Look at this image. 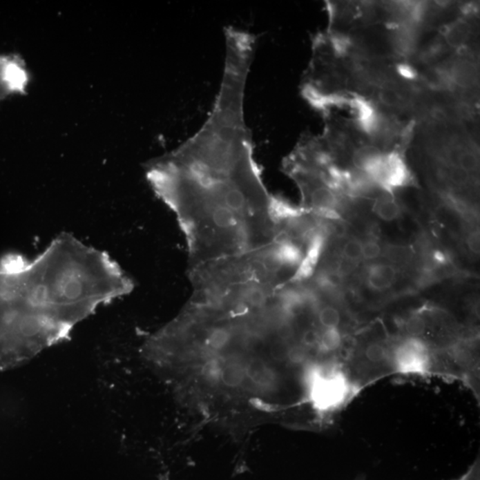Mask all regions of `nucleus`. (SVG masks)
I'll list each match as a JSON object with an SVG mask.
<instances>
[{
  "mask_svg": "<svg viewBox=\"0 0 480 480\" xmlns=\"http://www.w3.org/2000/svg\"><path fill=\"white\" fill-rule=\"evenodd\" d=\"M253 54L246 40L226 43L221 86L206 122L146 167L148 184L184 231L189 269L255 252L278 233L275 196L263 182L244 120Z\"/></svg>",
  "mask_w": 480,
  "mask_h": 480,
  "instance_id": "obj_1",
  "label": "nucleus"
},
{
  "mask_svg": "<svg viewBox=\"0 0 480 480\" xmlns=\"http://www.w3.org/2000/svg\"><path fill=\"white\" fill-rule=\"evenodd\" d=\"M303 398L320 420L328 423L361 392L340 361L309 365L303 378Z\"/></svg>",
  "mask_w": 480,
  "mask_h": 480,
  "instance_id": "obj_2",
  "label": "nucleus"
},
{
  "mask_svg": "<svg viewBox=\"0 0 480 480\" xmlns=\"http://www.w3.org/2000/svg\"><path fill=\"white\" fill-rule=\"evenodd\" d=\"M392 364L394 376L435 377V354L427 340L402 336L392 340Z\"/></svg>",
  "mask_w": 480,
  "mask_h": 480,
  "instance_id": "obj_3",
  "label": "nucleus"
},
{
  "mask_svg": "<svg viewBox=\"0 0 480 480\" xmlns=\"http://www.w3.org/2000/svg\"><path fill=\"white\" fill-rule=\"evenodd\" d=\"M372 182L390 195L412 184V176L399 153L382 154L363 171Z\"/></svg>",
  "mask_w": 480,
  "mask_h": 480,
  "instance_id": "obj_4",
  "label": "nucleus"
},
{
  "mask_svg": "<svg viewBox=\"0 0 480 480\" xmlns=\"http://www.w3.org/2000/svg\"><path fill=\"white\" fill-rule=\"evenodd\" d=\"M29 83L30 74L23 60L15 55H0V102L24 94Z\"/></svg>",
  "mask_w": 480,
  "mask_h": 480,
  "instance_id": "obj_5",
  "label": "nucleus"
},
{
  "mask_svg": "<svg viewBox=\"0 0 480 480\" xmlns=\"http://www.w3.org/2000/svg\"><path fill=\"white\" fill-rule=\"evenodd\" d=\"M443 70L447 73L452 85L461 89L475 88L479 82V69L475 61L467 57L451 61Z\"/></svg>",
  "mask_w": 480,
  "mask_h": 480,
  "instance_id": "obj_6",
  "label": "nucleus"
},
{
  "mask_svg": "<svg viewBox=\"0 0 480 480\" xmlns=\"http://www.w3.org/2000/svg\"><path fill=\"white\" fill-rule=\"evenodd\" d=\"M397 278V269L386 263H374L367 268L365 283L374 292H383L392 287Z\"/></svg>",
  "mask_w": 480,
  "mask_h": 480,
  "instance_id": "obj_7",
  "label": "nucleus"
},
{
  "mask_svg": "<svg viewBox=\"0 0 480 480\" xmlns=\"http://www.w3.org/2000/svg\"><path fill=\"white\" fill-rule=\"evenodd\" d=\"M247 379L261 388H269L276 383V373L261 358H251L244 363Z\"/></svg>",
  "mask_w": 480,
  "mask_h": 480,
  "instance_id": "obj_8",
  "label": "nucleus"
},
{
  "mask_svg": "<svg viewBox=\"0 0 480 480\" xmlns=\"http://www.w3.org/2000/svg\"><path fill=\"white\" fill-rule=\"evenodd\" d=\"M219 379L229 388H240L247 379L244 364L233 358L225 359L219 365Z\"/></svg>",
  "mask_w": 480,
  "mask_h": 480,
  "instance_id": "obj_9",
  "label": "nucleus"
},
{
  "mask_svg": "<svg viewBox=\"0 0 480 480\" xmlns=\"http://www.w3.org/2000/svg\"><path fill=\"white\" fill-rule=\"evenodd\" d=\"M472 28L467 21L458 19L443 28L442 35L450 48L461 49L470 39Z\"/></svg>",
  "mask_w": 480,
  "mask_h": 480,
  "instance_id": "obj_10",
  "label": "nucleus"
},
{
  "mask_svg": "<svg viewBox=\"0 0 480 480\" xmlns=\"http://www.w3.org/2000/svg\"><path fill=\"white\" fill-rule=\"evenodd\" d=\"M378 98L381 103L389 108L401 109L407 105L403 90L399 88L396 82H383L378 91Z\"/></svg>",
  "mask_w": 480,
  "mask_h": 480,
  "instance_id": "obj_11",
  "label": "nucleus"
},
{
  "mask_svg": "<svg viewBox=\"0 0 480 480\" xmlns=\"http://www.w3.org/2000/svg\"><path fill=\"white\" fill-rule=\"evenodd\" d=\"M316 320L322 329L340 328L342 315L338 309L333 305H320V298L316 305Z\"/></svg>",
  "mask_w": 480,
  "mask_h": 480,
  "instance_id": "obj_12",
  "label": "nucleus"
},
{
  "mask_svg": "<svg viewBox=\"0 0 480 480\" xmlns=\"http://www.w3.org/2000/svg\"><path fill=\"white\" fill-rule=\"evenodd\" d=\"M373 211L380 219L385 222H392L401 215V207L391 196L381 197L374 203Z\"/></svg>",
  "mask_w": 480,
  "mask_h": 480,
  "instance_id": "obj_13",
  "label": "nucleus"
},
{
  "mask_svg": "<svg viewBox=\"0 0 480 480\" xmlns=\"http://www.w3.org/2000/svg\"><path fill=\"white\" fill-rule=\"evenodd\" d=\"M382 154V151L377 146L365 145L355 151L354 155H353V163L358 170L364 171L373 161L378 159Z\"/></svg>",
  "mask_w": 480,
  "mask_h": 480,
  "instance_id": "obj_14",
  "label": "nucleus"
},
{
  "mask_svg": "<svg viewBox=\"0 0 480 480\" xmlns=\"http://www.w3.org/2000/svg\"><path fill=\"white\" fill-rule=\"evenodd\" d=\"M443 177L448 180L449 184L457 189H463L467 187L470 182V175L469 173L464 171L458 166H447L445 165L444 169H441Z\"/></svg>",
  "mask_w": 480,
  "mask_h": 480,
  "instance_id": "obj_15",
  "label": "nucleus"
},
{
  "mask_svg": "<svg viewBox=\"0 0 480 480\" xmlns=\"http://www.w3.org/2000/svg\"><path fill=\"white\" fill-rule=\"evenodd\" d=\"M457 166L463 169L464 171L469 173L470 175L478 171L479 161L476 148L464 146L459 159H458Z\"/></svg>",
  "mask_w": 480,
  "mask_h": 480,
  "instance_id": "obj_16",
  "label": "nucleus"
},
{
  "mask_svg": "<svg viewBox=\"0 0 480 480\" xmlns=\"http://www.w3.org/2000/svg\"><path fill=\"white\" fill-rule=\"evenodd\" d=\"M345 261L356 263L362 259V242L357 238H352L345 244L342 251Z\"/></svg>",
  "mask_w": 480,
  "mask_h": 480,
  "instance_id": "obj_17",
  "label": "nucleus"
},
{
  "mask_svg": "<svg viewBox=\"0 0 480 480\" xmlns=\"http://www.w3.org/2000/svg\"><path fill=\"white\" fill-rule=\"evenodd\" d=\"M382 255V247L374 240H367L362 242V258L372 261L379 258Z\"/></svg>",
  "mask_w": 480,
  "mask_h": 480,
  "instance_id": "obj_18",
  "label": "nucleus"
},
{
  "mask_svg": "<svg viewBox=\"0 0 480 480\" xmlns=\"http://www.w3.org/2000/svg\"><path fill=\"white\" fill-rule=\"evenodd\" d=\"M410 249L404 247L391 246L387 247L385 256L392 262H407L411 257Z\"/></svg>",
  "mask_w": 480,
  "mask_h": 480,
  "instance_id": "obj_19",
  "label": "nucleus"
},
{
  "mask_svg": "<svg viewBox=\"0 0 480 480\" xmlns=\"http://www.w3.org/2000/svg\"><path fill=\"white\" fill-rule=\"evenodd\" d=\"M455 480H480L479 458H477V460L470 466L465 473Z\"/></svg>",
  "mask_w": 480,
  "mask_h": 480,
  "instance_id": "obj_20",
  "label": "nucleus"
},
{
  "mask_svg": "<svg viewBox=\"0 0 480 480\" xmlns=\"http://www.w3.org/2000/svg\"><path fill=\"white\" fill-rule=\"evenodd\" d=\"M480 238L479 232L474 231L472 232L468 236L466 240L467 247H469L470 252L473 253L474 255H479L480 253Z\"/></svg>",
  "mask_w": 480,
  "mask_h": 480,
  "instance_id": "obj_21",
  "label": "nucleus"
},
{
  "mask_svg": "<svg viewBox=\"0 0 480 480\" xmlns=\"http://www.w3.org/2000/svg\"><path fill=\"white\" fill-rule=\"evenodd\" d=\"M399 73L401 74L402 77H405V79H413L416 77V73L414 70L412 69L411 67L407 66V65H401L398 68Z\"/></svg>",
  "mask_w": 480,
  "mask_h": 480,
  "instance_id": "obj_22",
  "label": "nucleus"
}]
</instances>
